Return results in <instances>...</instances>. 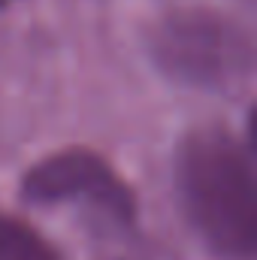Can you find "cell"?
Masks as SVG:
<instances>
[{
	"label": "cell",
	"mask_w": 257,
	"mask_h": 260,
	"mask_svg": "<svg viewBox=\"0 0 257 260\" xmlns=\"http://www.w3.org/2000/svg\"><path fill=\"white\" fill-rule=\"evenodd\" d=\"M179 203L206 239L227 260H251L257 251L254 151L224 127H194L176 148Z\"/></svg>",
	"instance_id": "obj_1"
},
{
	"label": "cell",
	"mask_w": 257,
	"mask_h": 260,
	"mask_svg": "<svg viewBox=\"0 0 257 260\" xmlns=\"http://www.w3.org/2000/svg\"><path fill=\"white\" fill-rule=\"evenodd\" d=\"M151 55L164 73L197 88H230L251 70V43L227 18L179 12L151 34Z\"/></svg>",
	"instance_id": "obj_2"
},
{
	"label": "cell",
	"mask_w": 257,
	"mask_h": 260,
	"mask_svg": "<svg viewBox=\"0 0 257 260\" xmlns=\"http://www.w3.org/2000/svg\"><path fill=\"white\" fill-rule=\"evenodd\" d=\"M21 197L30 203H91L121 224H130L136 215L130 188L100 154L88 148H64L34 164L21 179Z\"/></svg>",
	"instance_id": "obj_3"
},
{
	"label": "cell",
	"mask_w": 257,
	"mask_h": 260,
	"mask_svg": "<svg viewBox=\"0 0 257 260\" xmlns=\"http://www.w3.org/2000/svg\"><path fill=\"white\" fill-rule=\"evenodd\" d=\"M6 3H9V0H0V6H6Z\"/></svg>",
	"instance_id": "obj_4"
}]
</instances>
